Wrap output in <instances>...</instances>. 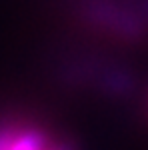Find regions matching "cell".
<instances>
[{"mask_svg":"<svg viewBox=\"0 0 148 150\" xmlns=\"http://www.w3.org/2000/svg\"><path fill=\"white\" fill-rule=\"evenodd\" d=\"M0 150H64L58 144L42 136L36 130H14V128H2L0 130Z\"/></svg>","mask_w":148,"mask_h":150,"instance_id":"obj_1","label":"cell"}]
</instances>
